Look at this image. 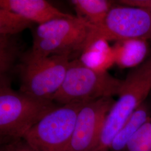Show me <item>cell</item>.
<instances>
[{"mask_svg":"<svg viewBox=\"0 0 151 151\" xmlns=\"http://www.w3.org/2000/svg\"><path fill=\"white\" fill-rule=\"evenodd\" d=\"M100 39L116 42L131 39L151 42V15L140 7L114 5L101 25H92L86 47Z\"/></svg>","mask_w":151,"mask_h":151,"instance_id":"obj_6","label":"cell"},{"mask_svg":"<svg viewBox=\"0 0 151 151\" xmlns=\"http://www.w3.org/2000/svg\"><path fill=\"white\" fill-rule=\"evenodd\" d=\"M33 22L13 11L0 9V34L15 35L32 27Z\"/></svg>","mask_w":151,"mask_h":151,"instance_id":"obj_14","label":"cell"},{"mask_svg":"<svg viewBox=\"0 0 151 151\" xmlns=\"http://www.w3.org/2000/svg\"><path fill=\"white\" fill-rule=\"evenodd\" d=\"M151 118L150 110L146 103L142 104L127 120L111 143L110 150L123 151L140 127Z\"/></svg>","mask_w":151,"mask_h":151,"instance_id":"obj_11","label":"cell"},{"mask_svg":"<svg viewBox=\"0 0 151 151\" xmlns=\"http://www.w3.org/2000/svg\"><path fill=\"white\" fill-rule=\"evenodd\" d=\"M79 59L87 67L99 71H107L115 63L113 47L103 39L97 40L87 47Z\"/></svg>","mask_w":151,"mask_h":151,"instance_id":"obj_10","label":"cell"},{"mask_svg":"<svg viewBox=\"0 0 151 151\" xmlns=\"http://www.w3.org/2000/svg\"><path fill=\"white\" fill-rule=\"evenodd\" d=\"M85 104L60 105L29 130L22 139L34 151H70L76 121Z\"/></svg>","mask_w":151,"mask_h":151,"instance_id":"obj_5","label":"cell"},{"mask_svg":"<svg viewBox=\"0 0 151 151\" xmlns=\"http://www.w3.org/2000/svg\"><path fill=\"white\" fill-rule=\"evenodd\" d=\"M71 3L77 12V17L92 26L101 25L113 6V2L107 0H73Z\"/></svg>","mask_w":151,"mask_h":151,"instance_id":"obj_12","label":"cell"},{"mask_svg":"<svg viewBox=\"0 0 151 151\" xmlns=\"http://www.w3.org/2000/svg\"><path fill=\"white\" fill-rule=\"evenodd\" d=\"M0 151H34L23 139L12 141L1 146Z\"/></svg>","mask_w":151,"mask_h":151,"instance_id":"obj_16","label":"cell"},{"mask_svg":"<svg viewBox=\"0 0 151 151\" xmlns=\"http://www.w3.org/2000/svg\"><path fill=\"white\" fill-rule=\"evenodd\" d=\"M0 139L4 145L23 137L60 105L12 88L10 78L0 76Z\"/></svg>","mask_w":151,"mask_h":151,"instance_id":"obj_1","label":"cell"},{"mask_svg":"<svg viewBox=\"0 0 151 151\" xmlns=\"http://www.w3.org/2000/svg\"><path fill=\"white\" fill-rule=\"evenodd\" d=\"M123 80L108 71H99L83 64L80 59L70 60L61 86L52 97L54 103L63 105L87 103L104 97L118 95Z\"/></svg>","mask_w":151,"mask_h":151,"instance_id":"obj_3","label":"cell"},{"mask_svg":"<svg viewBox=\"0 0 151 151\" xmlns=\"http://www.w3.org/2000/svg\"><path fill=\"white\" fill-rule=\"evenodd\" d=\"M92 25L77 16L54 19L37 27L29 50L35 55H65L71 58L86 47Z\"/></svg>","mask_w":151,"mask_h":151,"instance_id":"obj_2","label":"cell"},{"mask_svg":"<svg viewBox=\"0 0 151 151\" xmlns=\"http://www.w3.org/2000/svg\"><path fill=\"white\" fill-rule=\"evenodd\" d=\"M119 4L142 8L148 11L151 15V0H120Z\"/></svg>","mask_w":151,"mask_h":151,"instance_id":"obj_17","label":"cell"},{"mask_svg":"<svg viewBox=\"0 0 151 151\" xmlns=\"http://www.w3.org/2000/svg\"><path fill=\"white\" fill-rule=\"evenodd\" d=\"M115 101L113 97H104L85 104L76 121L70 151H91Z\"/></svg>","mask_w":151,"mask_h":151,"instance_id":"obj_7","label":"cell"},{"mask_svg":"<svg viewBox=\"0 0 151 151\" xmlns=\"http://www.w3.org/2000/svg\"><path fill=\"white\" fill-rule=\"evenodd\" d=\"M0 9L13 11L38 25L73 16L60 11L45 0H0Z\"/></svg>","mask_w":151,"mask_h":151,"instance_id":"obj_8","label":"cell"},{"mask_svg":"<svg viewBox=\"0 0 151 151\" xmlns=\"http://www.w3.org/2000/svg\"><path fill=\"white\" fill-rule=\"evenodd\" d=\"M17 35L0 34V76H8L25 53Z\"/></svg>","mask_w":151,"mask_h":151,"instance_id":"obj_13","label":"cell"},{"mask_svg":"<svg viewBox=\"0 0 151 151\" xmlns=\"http://www.w3.org/2000/svg\"><path fill=\"white\" fill-rule=\"evenodd\" d=\"M125 151H151V117L130 140Z\"/></svg>","mask_w":151,"mask_h":151,"instance_id":"obj_15","label":"cell"},{"mask_svg":"<svg viewBox=\"0 0 151 151\" xmlns=\"http://www.w3.org/2000/svg\"><path fill=\"white\" fill-rule=\"evenodd\" d=\"M70 58L65 55L39 57L30 50L22 55L18 66L20 91L34 97L51 100L65 79Z\"/></svg>","mask_w":151,"mask_h":151,"instance_id":"obj_4","label":"cell"},{"mask_svg":"<svg viewBox=\"0 0 151 151\" xmlns=\"http://www.w3.org/2000/svg\"><path fill=\"white\" fill-rule=\"evenodd\" d=\"M148 42L131 39L116 42L113 47L115 63L122 68H135L143 63L148 53Z\"/></svg>","mask_w":151,"mask_h":151,"instance_id":"obj_9","label":"cell"}]
</instances>
